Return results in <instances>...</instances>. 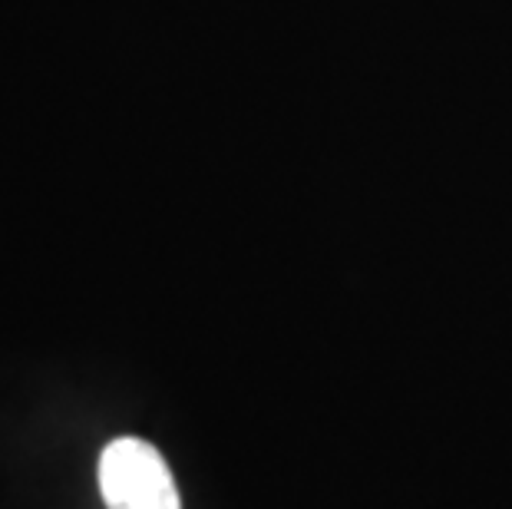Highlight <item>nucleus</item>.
<instances>
[{
    "label": "nucleus",
    "instance_id": "obj_1",
    "mask_svg": "<svg viewBox=\"0 0 512 509\" xmlns=\"http://www.w3.org/2000/svg\"><path fill=\"white\" fill-rule=\"evenodd\" d=\"M100 493L106 509H182L169 463L139 437H119L103 450Z\"/></svg>",
    "mask_w": 512,
    "mask_h": 509
}]
</instances>
